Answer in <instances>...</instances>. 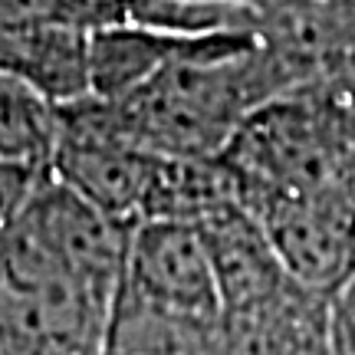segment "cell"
<instances>
[{
	"mask_svg": "<svg viewBox=\"0 0 355 355\" xmlns=\"http://www.w3.org/2000/svg\"><path fill=\"white\" fill-rule=\"evenodd\" d=\"M316 79L296 50L266 30L224 33L204 53L171 63L122 102H105L139 148L217 162L247 119Z\"/></svg>",
	"mask_w": 355,
	"mask_h": 355,
	"instance_id": "1",
	"label": "cell"
},
{
	"mask_svg": "<svg viewBox=\"0 0 355 355\" xmlns=\"http://www.w3.org/2000/svg\"><path fill=\"white\" fill-rule=\"evenodd\" d=\"M112 293L0 247V355H105Z\"/></svg>",
	"mask_w": 355,
	"mask_h": 355,
	"instance_id": "2",
	"label": "cell"
},
{
	"mask_svg": "<svg viewBox=\"0 0 355 355\" xmlns=\"http://www.w3.org/2000/svg\"><path fill=\"white\" fill-rule=\"evenodd\" d=\"M60 139L53 155L56 181L73 188L115 224L135 230L148 214L162 155L145 152L115 125L102 99H79L56 109Z\"/></svg>",
	"mask_w": 355,
	"mask_h": 355,
	"instance_id": "3",
	"label": "cell"
},
{
	"mask_svg": "<svg viewBox=\"0 0 355 355\" xmlns=\"http://www.w3.org/2000/svg\"><path fill=\"white\" fill-rule=\"evenodd\" d=\"M263 227L283 270L300 286L332 300L355 277V198L270 194L243 207Z\"/></svg>",
	"mask_w": 355,
	"mask_h": 355,
	"instance_id": "4",
	"label": "cell"
},
{
	"mask_svg": "<svg viewBox=\"0 0 355 355\" xmlns=\"http://www.w3.org/2000/svg\"><path fill=\"white\" fill-rule=\"evenodd\" d=\"M119 293L175 316L220 319V293L204 234L184 220H145L132 230Z\"/></svg>",
	"mask_w": 355,
	"mask_h": 355,
	"instance_id": "5",
	"label": "cell"
},
{
	"mask_svg": "<svg viewBox=\"0 0 355 355\" xmlns=\"http://www.w3.org/2000/svg\"><path fill=\"white\" fill-rule=\"evenodd\" d=\"M198 227H201L211 263H214L224 322L263 309L266 303H273L296 283L283 270L277 250L266 241L263 227L241 204L207 217Z\"/></svg>",
	"mask_w": 355,
	"mask_h": 355,
	"instance_id": "6",
	"label": "cell"
},
{
	"mask_svg": "<svg viewBox=\"0 0 355 355\" xmlns=\"http://www.w3.org/2000/svg\"><path fill=\"white\" fill-rule=\"evenodd\" d=\"M224 33H171L132 20L99 26L89 33V96L102 102L128 99L162 69L204 53Z\"/></svg>",
	"mask_w": 355,
	"mask_h": 355,
	"instance_id": "7",
	"label": "cell"
},
{
	"mask_svg": "<svg viewBox=\"0 0 355 355\" xmlns=\"http://www.w3.org/2000/svg\"><path fill=\"white\" fill-rule=\"evenodd\" d=\"M89 33L66 24L0 26V76L37 89L56 109L89 99Z\"/></svg>",
	"mask_w": 355,
	"mask_h": 355,
	"instance_id": "8",
	"label": "cell"
},
{
	"mask_svg": "<svg viewBox=\"0 0 355 355\" xmlns=\"http://www.w3.org/2000/svg\"><path fill=\"white\" fill-rule=\"evenodd\" d=\"M230 355H339L332 343L329 300L293 283L257 313L224 322Z\"/></svg>",
	"mask_w": 355,
	"mask_h": 355,
	"instance_id": "9",
	"label": "cell"
},
{
	"mask_svg": "<svg viewBox=\"0 0 355 355\" xmlns=\"http://www.w3.org/2000/svg\"><path fill=\"white\" fill-rule=\"evenodd\" d=\"M105 355H230L224 319L162 313L119 293Z\"/></svg>",
	"mask_w": 355,
	"mask_h": 355,
	"instance_id": "10",
	"label": "cell"
},
{
	"mask_svg": "<svg viewBox=\"0 0 355 355\" xmlns=\"http://www.w3.org/2000/svg\"><path fill=\"white\" fill-rule=\"evenodd\" d=\"M60 139L56 105L37 89L0 76V165L46 178Z\"/></svg>",
	"mask_w": 355,
	"mask_h": 355,
	"instance_id": "11",
	"label": "cell"
},
{
	"mask_svg": "<svg viewBox=\"0 0 355 355\" xmlns=\"http://www.w3.org/2000/svg\"><path fill=\"white\" fill-rule=\"evenodd\" d=\"M125 20V0H0V26L20 24H66L99 30Z\"/></svg>",
	"mask_w": 355,
	"mask_h": 355,
	"instance_id": "12",
	"label": "cell"
},
{
	"mask_svg": "<svg viewBox=\"0 0 355 355\" xmlns=\"http://www.w3.org/2000/svg\"><path fill=\"white\" fill-rule=\"evenodd\" d=\"M332 343L339 355H355V277L329 300Z\"/></svg>",
	"mask_w": 355,
	"mask_h": 355,
	"instance_id": "13",
	"label": "cell"
},
{
	"mask_svg": "<svg viewBox=\"0 0 355 355\" xmlns=\"http://www.w3.org/2000/svg\"><path fill=\"white\" fill-rule=\"evenodd\" d=\"M211 3H247V7H257V10L270 13V0H211Z\"/></svg>",
	"mask_w": 355,
	"mask_h": 355,
	"instance_id": "14",
	"label": "cell"
}]
</instances>
